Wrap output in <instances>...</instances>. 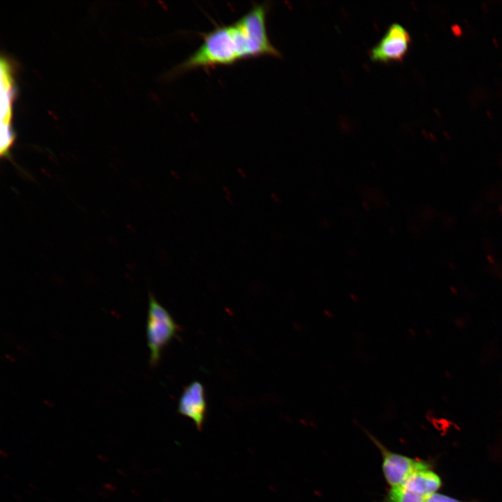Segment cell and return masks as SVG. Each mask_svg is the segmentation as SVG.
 <instances>
[{"label": "cell", "mask_w": 502, "mask_h": 502, "mask_svg": "<svg viewBox=\"0 0 502 502\" xmlns=\"http://www.w3.org/2000/svg\"><path fill=\"white\" fill-rule=\"evenodd\" d=\"M425 497L400 485L391 487L386 502H424Z\"/></svg>", "instance_id": "ba28073f"}, {"label": "cell", "mask_w": 502, "mask_h": 502, "mask_svg": "<svg viewBox=\"0 0 502 502\" xmlns=\"http://www.w3.org/2000/svg\"><path fill=\"white\" fill-rule=\"evenodd\" d=\"M180 330L169 312L149 293L146 321L147 344L150 351L149 363L155 367L159 363L164 349Z\"/></svg>", "instance_id": "7a4b0ae2"}, {"label": "cell", "mask_w": 502, "mask_h": 502, "mask_svg": "<svg viewBox=\"0 0 502 502\" xmlns=\"http://www.w3.org/2000/svg\"><path fill=\"white\" fill-rule=\"evenodd\" d=\"M267 4L254 5L236 21L201 34L200 46L176 66L173 75L198 68L231 65L240 60L264 56L280 57L266 29Z\"/></svg>", "instance_id": "6da1fadb"}, {"label": "cell", "mask_w": 502, "mask_h": 502, "mask_svg": "<svg viewBox=\"0 0 502 502\" xmlns=\"http://www.w3.org/2000/svg\"><path fill=\"white\" fill-rule=\"evenodd\" d=\"M424 502H464L438 493H433L424 499Z\"/></svg>", "instance_id": "9c48e42d"}, {"label": "cell", "mask_w": 502, "mask_h": 502, "mask_svg": "<svg viewBox=\"0 0 502 502\" xmlns=\"http://www.w3.org/2000/svg\"><path fill=\"white\" fill-rule=\"evenodd\" d=\"M177 412L191 419L201 431L207 413V401L204 385L193 381L183 388L178 402Z\"/></svg>", "instance_id": "5b68a950"}, {"label": "cell", "mask_w": 502, "mask_h": 502, "mask_svg": "<svg viewBox=\"0 0 502 502\" xmlns=\"http://www.w3.org/2000/svg\"><path fill=\"white\" fill-rule=\"evenodd\" d=\"M1 156L10 158V149L13 144L15 136L11 131V102L13 96V82L10 66L6 60L1 62Z\"/></svg>", "instance_id": "8992f818"}, {"label": "cell", "mask_w": 502, "mask_h": 502, "mask_svg": "<svg viewBox=\"0 0 502 502\" xmlns=\"http://www.w3.org/2000/svg\"><path fill=\"white\" fill-rule=\"evenodd\" d=\"M370 436L381 452L383 475L391 487L402 485L416 471L429 467L424 462L390 451L377 439Z\"/></svg>", "instance_id": "277c9868"}, {"label": "cell", "mask_w": 502, "mask_h": 502, "mask_svg": "<svg viewBox=\"0 0 502 502\" xmlns=\"http://www.w3.org/2000/svg\"><path fill=\"white\" fill-rule=\"evenodd\" d=\"M441 485L439 476L427 467L413 472L401 485L425 498L435 493Z\"/></svg>", "instance_id": "52a82bcc"}, {"label": "cell", "mask_w": 502, "mask_h": 502, "mask_svg": "<svg viewBox=\"0 0 502 502\" xmlns=\"http://www.w3.org/2000/svg\"><path fill=\"white\" fill-rule=\"evenodd\" d=\"M410 44L411 36L406 29L394 23L389 26L380 41L370 50L369 56L373 62H401L406 55Z\"/></svg>", "instance_id": "3957f363"}]
</instances>
